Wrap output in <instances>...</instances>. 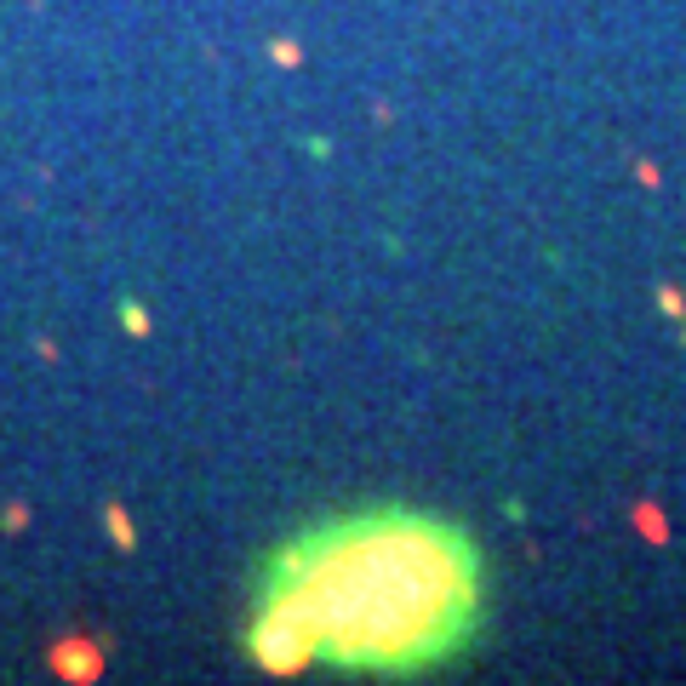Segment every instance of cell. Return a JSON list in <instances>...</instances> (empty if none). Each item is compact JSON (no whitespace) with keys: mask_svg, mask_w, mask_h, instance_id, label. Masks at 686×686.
I'll use <instances>...</instances> for the list:
<instances>
[{"mask_svg":"<svg viewBox=\"0 0 686 686\" xmlns=\"http://www.w3.org/2000/svg\"><path fill=\"white\" fill-rule=\"evenodd\" d=\"M315 532L281 561V595L258 618L263 669L338 658L349 669H418L475 624V549L441 521H361Z\"/></svg>","mask_w":686,"mask_h":686,"instance_id":"cell-1","label":"cell"}]
</instances>
